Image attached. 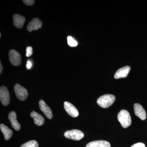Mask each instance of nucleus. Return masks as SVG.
Here are the masks:
<instances>
[{
  "label": "nucleus",
  "mask_w": 147,
  "mask_h": 147,
  "mask_svg": "<svg viewBox=\"0 0 147 147\" xmlns=\"http://www.w3.org/2000/svg\"><path fill=\"white\" fill-rule=\"evenodd\" d=\"M115 100V97L113 94H107L102 95L98 98L97 103L100 107L108 108L113 105Z\"/></svg>",
  "instance_id": "f257e3e1"
},
{
  "label": "nucleus",
  "mask_w": 147,
  "mask_h": 147,
  "mask_svg": "<svg viewBox=\"0 0 147 147\" xmlns=\"http://www.w3.org/2000/svg\"><path fill=\"white\" fill-rule=\"evenodd\" d=\"M117 118L121 125L123 128H127L131 125V117L129 113L126 110H121L118 115Z\"/></svg>",
  "instance_id": "f03ea898"
},
{
  "label": "nucleus",
  "mask_w": 147,
  "mask_h": 147,
  "mask_svg": "<svg viewBox=\"0 0 147 147\" xmlns=\"http://www.w3.org/2000/svg\"><path fill=\"white\" fill-rule=\"evenodd\" d=\"M64 136L67 139L79 141L84 138V134L82 131L74 129L66 131L64 133Z\"/></svg>",
  "instance_id": "7ed1b4c3"
},
{
  "label": "nucleus",
  "mask_w": 147,
  "mask_h": 147,
  "mask_svg": "<svg viewBox=\"0 0 147 147\" xmlns=\"http://www.w3.org/2000/svg\"><path fill=\"white\" fill-rule=\"evenodd\" d=\"M14 91L16 97L22 101L26 100L28 95L27 90L18 84H15L14 86Z\"/></svg>",
  "instance_id": "20e7f679"
},
{
  "label": "nucleus",
  "mask_w": 147,
  "mask_h": 147,
  "mask_svg": "<svg viewBox=\"0 0 147 147\" xmlns=\"http://www.w3.org/2000/svg\"><path fill=\"white\" fill-rule=\"evenodd\" d=\"M0 100L3 105L7 106L9 104L10 100L9 92L7 88L5 86L0 88Z\"/></svg>",
  "instance_id": "39448f33"
},
{
  "label": "nucleus",
  "mask_w": 147,
  "mask_h": 147,
  "mask_svg": "<svg viewBox=\"0 0 147 147\" xmlns=\"http://www.w3.org/2000/svg\"><path fill=\"white\" fill-rule=\"evenodd\" d=\"M9 58L11 64L18 66L21 63V57L20 54L16 50H11L9 53Z\"/></svg>",
  "instance_id": "423d86ee"
},
{
  "label": "nucleus",
  "mask_w": 147,
  "mask_h": 147,
  "mask_svg": "<svg viewBox=\"0 0 147 147\" xmlns=\"http://www.w3.org/2000/svg\"><path fill=\"white\" fill-rule=\"evenodd\" d=\"M64 107L67 114L72 117H76L79 116L78 110L70 102L65 101L64 103Z\"/></svg>",
  "instance_id": "0eeeda50"
},
{
  "label": "nucleus",
  "mask_w": 147,
  "mask_h": 147,
  "mask_svg": "<svg viewBox=\"0 0 147 147\" xmlns=\"http://www.w3.org/2000/svg\"><path fill=\"white\" fill-rule=\"evenodd\" d=\"M40 109L42 112H43L46 117L49 119H51L53 117L52 110L50 107L45 103L44 100H41L39 102Z\"/></svg>",
  "instance_id": "6e6552de"
},
{
  "label": "nucleus",
  "mask_w": 147,
  "mask_h": 147,
  "mask_svg": "<svg viewBox=\"0 0 147 147\" xmlns=\"http://www.w3.org/2000/svg\"><path fill=\"white\" fill-rule=\"evenodd\" d=\"M42 23L38 18H33L28 24L27 30L29 32H32L33 30H36L42 27Z\"/></svg>",
  "instance_id": "1a4fd4ad"
},
{
  "label": "nucleus",
  "mask_w": 147,
  "mask_h": 147,
  "mask_svg": "<svg viewBox=\"0 0 147 147\" xmlns=\"http://www.w3.org/2000/svg\"><path fill=\"white\" fill-rule=\"evenodd\" d=\"M134 108L135 115L142 120H145L146 118V113L142 105L139 103H135Z\"/></svg>",
  "instance_id": "9d476101"
},
{
  "label": "nucleus",
  "mask_w": 147,
  "mask_h": 147,
  "mask_svg": "<svg viewBox=\"0 0 147 147\" xmlns=\"http://www.w3.org/2000/svg\"><path fill=\"white\" fill-rule=\"evenodd\" d=\"M130 70V67L129 66L124 67L118 69L115 74V79H121V78H125Z\"/></svg>",
  "instance_id": "9b49d317"
},
{
  "label": "nucleus",
  "mask_w": 147,
  "mask_h": 147,
  "mask_svg": "<svg viewBox=\"0 0 147 147\" xmlns=\"http://www.w3.org/2000/svg\"><path fill=\"white\" fill-rule=\"evenodd\" d=\"M8 119L11 123V126L16 131L20 130L21 125L16 119V113L14 111L10 112L9 114Z\"/></svg>",
  "instance_id": "f8f14e48"
},
{
  "label": "nucleus",
  "mask_w": 147,
  "mask_h": 147,
  "mask_svg": "<svg viewBox=\"0 0 147 147\" xmlns=\"http://www.w3.org/2000/svg\"><path fill=\"white\" fill-rule=\"evenodd\" d=\"M13 24L16 28H21L24 26L26 18L24 16L18 14H14L13 16Z\"/></svg>",
  "instance_id": "ddd939ff"
},
{
  "label": "nucleus",
  "mask_w": 147,
  "mask_h": 147,
  "mask_svg": "<svg viewBox=\"0 0 147 147\" xmlns=\"http://www.w3.org/2000/svg\"><path fill=\"white\" fill-rule=\"evenodd\" d=\"M86 147H111L110 143L106 141L99 140L90 142Z\"/></svg>",
  "instance_id": "4468645a"
},
{
  "label": "nucleus",
  "mask_w": 147,
  "mask_h": 147,
  "mask_svg": "<svg viewBox=\"0 0 147 147\" xmlns=\"http://www.w3.org/2000/svg\"><path fill=\"white\" fill-rule=\"evenodd\" d=\"M30 116L33 118L34 123L36 125L41 126L44 124L45 122L44 118L35 111H33L30 113Z\"/></svg>",
  "instance_id": "2eb2a0df"
},
{
  "label": "nucleus",
  "mask_w": 147,
  "mask_h": 147,
  "mask_svg": "<svg viewBox=\"0 0 147 147\" xmlns=\"http://www.w3.org/2000/svg\"><path fill=\"white\" fill-rule=\"evenodd\" d=\"M0 128H1V131L4 134L5 139L6 140H9L13 134L12 130L3 124H1L0 125Z\"/></svg>",
  "instance_id": "dca6fc26"
},
{
  "label": "nucleus",
  "mask_w": 147,
  "mask_h": 147,
  "mask_svg": "<svg viewBox=\"0 0 147 147\" xmlns=\"http://www.w3.org/2000/svg\"><path fill=\"white\" fill-rule=\"evenodd\" d=\"M38 143L36 141L32 140L24 144L20 147H38Z\"/></svg>",
  "instance_id": "f3484780"
},
{
  "label": "nucleus",
  "mask_w": 147,
  "mask_h": 147,
  "mask_svg": "<svg viewBox=\"0 0 147 147\" xmlns=\"http://www.w3.org/2000/svg\"><path fill=\"white\" fill-rule=\"evenodd\" d=\"M67 40L68 45L70 47H75L78 45V42L71 36H67Z\"/></svg>",
  "instance_id": "a211bd4d"
},
{
  "label": "nucleus",
  "mask_w": 147,
  "mask_h": 147,
  "mask_svg": "<svg viewBox=\"0 0 147 147\" xmlns=\"http://www.w3.org/2000/svg\"><path fill=\"white\" fill-rule=\"evenodd\" d=\"M33 53L32 48L31 47H27L26 49V56L27 57H30L31 56Z\"/></svg>",
  "instance_id": "6ab92c4d"
},
{
  "label": "nucleus",
  "mask_w": 147,
  "mask_h": 147,
  "mask_svg": "<svg viewBox=\"0 0 147 147\" xmlns=\"http://www.w3.org/2000/svg\"><path fill=\"white\" fill-rule=\"evenodd\" d=\"M23 2L26 5L30 6L34 4L35 1L34 0H23Z\"/></svg>",
  "instance_id": "aec40b11"
},
{
  "label": "nucleus",
  "mask_w": 147,
  "mask_h": 147,
  "mask_svg": "<svg viewBox=\"0 0 147 147\" xmlns=\"http://www.w3.org/2000/svg\"><path fill=\"white\" fill-rule=\"evenodd\" d=\"M131 147H146L144 143H138L132 145Z\"/></svg>",
  "instance_id": "412c9836"
},
{
  "label": "nucleus",
  "mask_w": 147,
  "mask_h": 147,
  "mask_svg": "<svg viewBox=\"0 0 147 147\" xmlns=\"http://www.w3.org/2000/svg\"><path fill=\"white\" fill-rule=\"evenodd\" d=\"M32 65V64L31 63V62L30 61H27V63L26 65V67L27 68H28V69H30L31 68Z\"/></svg>",
  "instance_id": "4be33fe9"
},
{
  "label": "nucleus",
  "mask_w": 147,
  "mask_h": 147,
  "mask_svg": "<svg viewBox=\"0 0 147 147\" xmlns=\"http://www.w3.org/2000/svg\"><path fill=\"white\" fill-rule=\"evenodd\" d=\"M3 70V68L2 65V64L1 63H0V74H1L2 72V71Z\"/></svg>",
  "instance_id": "5701e85b"
},
{
  "label": "nucleus",
  "mask_w": 147,
  "mask_h": 147,
  "mask_svg": "<svg viewBox=\"0 0 147 147\" xmlns=\"http://www.w3.org/2000/svg\"><path fill=\"white\" fill-rule=\"evenodd\" d=\"M1 33H0V37H1Z\"/></svg>",
  "instance_id": "b1692460"
}]
</instances>
